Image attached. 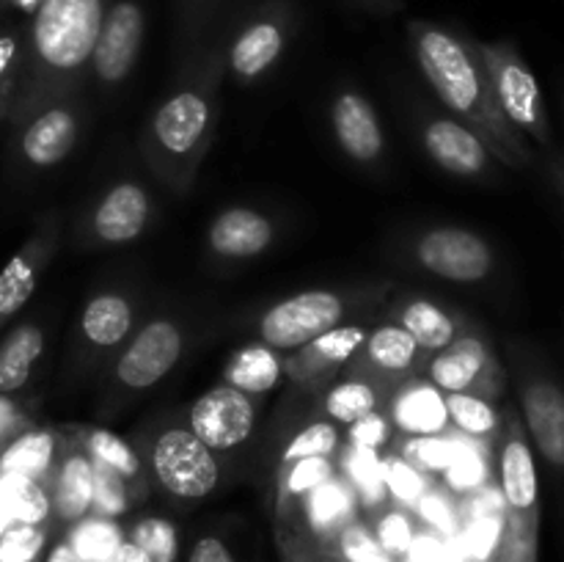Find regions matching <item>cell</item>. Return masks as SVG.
Segmentation results:
<instances>
[{
    "label": "cell",
    "instance_id": "obj_1",
    "mask_svg": "<svg viewBox=\"0 0 564 562\" xmlns=\"http://www.w3.org/2000/svg\"><path fill=\"white\" fill-rule=\"evenodd\" d=\"M408 33L430 88L452 114L460 116L463 125L482 138L488 152L510 169L532 163L527 138L505 119L496 102L477 39L427 20L411 22Z\"/></svg>",
    "mask_w": 564,
    "mask_h": 562
},
{
    "label": "cell",
    "instance_id": "obj_2",
    "mask_svg": "<svg viewBox=\"0 0 564 562\" xmlns=\"http://www.w3.org/2000/svg\"><path fill=\"white\" fill-rule=\"evenodd\" d=\"M108 6L110 0H42L25 22V69L9 121L22 125L72 91L80 72L91 66Z\"/></svg>",
    "mask_w": 564,
    "mask_h": 562
},
{
    "label": "cell",
    "instance_id": "obj_3",
    "mask_svg": "<svg viewBox=\"0 0 564 562\" xmlns=\"http://www.w3.org/2000/svg\"><path fill=\"white\" fill-rule=\"evenodd\" d=\"M477 47L505 119L523 138H532L543 149H554V132H551L543 91L527 58L518 53L512 42H477Z\"/></svg>",
    "mask_w": 564,
    "mask_h": 562
},
{
    "label": "cell",
    "instance_id": "obj_4",
    "mask_svg": "<svg viewBox=\"0 0 564 562\" xmlns=\"http://www.w3.org/2000/svg\"><path fill=\"white\" fill-rule=\"evenodd\" d=\"M152 474L160 488L182 501H202L220 485L218 452L187 424H171L152 444Z\"/></svg>",
    "mask_w": 564,
    "mask_h": 562
},
{
    "label": "cell",
    "instance_id": "obj_5",
    "mask_svg": "<svg viewBox=\"0 0 564 562\" xmlns=\"http://www.w3.org/2000/svg\"><path fill=\"white\" fill-rule=\"evenodd\" d=\"M345 317V298L330 290H306L284 298L259 320V336L273 350H301Z\"/></svg>",
    "mask_w": 564,
    "mask_h": 562
},
{
    "label": "cell",
    "instance_id": "obj_6",
    "mask_svg": "<svg viewBox=\"0 0 564 562\" xmlns=\"http://www.w3.org/2000/svg\"><path fill=\"white\" fill-rule=\"evenodd\" d=\"M213 132V102L204 86H185L171 94L152 119L154 147L169 163L196 165Z\"/></svg>",
    "mask_w": 564,
    "mask_h": 562
},
{
    "label": "cell",
    "instance_id": "obj_7",
    "mask_svg": "<svg viewBox=\"0 0 564 562\" xmlns=\"http://www.w3.org/2000/svg\"><path fill=\"white\" fill-rule=\"evenodd\" d=\"M292 20H295V11L290 0H268L259 6L257 14L237 31L229 44L226 61H229L231 75L240 80L262 77L284 55Z\"/></svg>",
    "mask_w": 564,
    "mask_h": 562
},
{
    "label": "cell",
    "instance_id": "obj_8",
    "mask_svg": "<svg viewBox=\"0 0 564 562\" xmlns=\"http://www.w3.org/2000/svg\"><path fill=\"white\" fill-rule=\"evenodd\" d=\"M257 424L253 397L242 395L229 383L204 391L187 411V428L213 452H229L246 444Z\"/></svg>",
    "mask_w": 564,
    "mask_h": 562
},
{
    "label": "cell",
    "instance_id": "obj_9",
    "mask_svg": "<svg viewBox=\"0 0 564 562\" xmlns=\"http://www.w3.org/2000/svg\"><path fill=\"white\" fill-rule=\"evenodd\" d=\"M147 36V11L141 0H110L91 53V69L99 83L116 86L135 69Z\"/></svg>",
    "mask_w": 564,
    "mask_h": 562
},
{
    "label": "cell",
    "instance_id": "obj_10",
    "mask_svg": "<svg viewBox=\"0 0 564 562\" xmlns=\"http://www.w3.org/2000/svg\"><path fill=\"white\" fill-rule=\"evenodd\" d=\"M416 259L430 273L446 281H457V284H474V281L488 279L496 262L488 242L477 231L460 229V226L430 229L416 242Z\"/></svg>",
    "mask_w": 564,
    "mask_h": 562
},
{
    "label": "cell",
    "instance_id": "obj_11",
    "mask_svg": "<svg viewBox=\"0 0 564 562\" xmlns=\"http://www.w3.org/2000/svg\"><path fill=\"white\" fill-rule=\"evenodd\" d=\"M499 490L505 499V518L516 523L540 527V477L534 452L518 419L507 424L499 452Z\"/></svg>",
    "mask_w": 564,
    "mask_h": 562
},
{
    "label": "cell",
    "instance_id": "obj_12",
    "mask_svg": "<svg viewBox=\"0 0 564 562\" xmlns=\"http://www.w3.org/2000/svg\"><path fill=\"white\" fill-rule=\"evenodd\" d=\"M182 331L174 320H152L143 325L116 361V378L127 389H152L176 367L182 356Z\"/></svg>",
    "mask_w": 564,
    "mask_h": 562
},
{
    "label": "cell",
    "instance_id": "obj_13",
    "mask_svg": "<svg viewBox=\"0 0 564 562\" xmlns=\"http://www.w3.org/2000/svg\"><path fill=\"white\" fill-rule=\"evenodd\" d=\"M521 408L540 455L564 472V386L545 369H529L521 383Z\"/></svg>",
    "mask_w": 564,
    "mask_h": 562
},
{
    "label": "cell",
    "instance_id": "obj_14",
    "mask_svg": "<svg viewBox=\"0 0 564 562\" xmlns=\"http://www.w3.org/2000/svg\"><path fill=\"white\" fill-rule=\"evenodd\" d=\"M55 242H58V229H55V220L47 218L0 270V328L31 301L44 268L53 259Z\"/></svg>",
    "mask_w": 564,
    "mask_h": 562
},
{
    "label": "cell",
    "instance_id": "obj_15",
    "mask_svg": "<svg viewBox=\"0 0 564 562\" xmlns=\"http://www.w3.org/2000/svg\"><path fill=\"white\" fill-rule=\"evenodd\" d=\"M494 358H490L488 345L479 336H455L452 345L435 353V358L427 367L430 383L444 395H455V391H471L485 383V378L496 386ZM485 389H490L485 383Z\"/></svg>",
    "mask_w": 564,
    "mask_h": 562
},
{
    "label": "cell",
    "instance_id": "obj_16",
    "mask_svg": "<svg viewBox=\"0 0 564 562\" xmlns=\"http://www.w3.org/2000/svg\"><path fill=\"white\" fill-rule=\"evenodd\" d=\"M77 141V119L64 102L47 105L22 121L20 152L33 169H53L69 158Z\"/></svg>",
    "mask_w": 564,
    "mask_h": 562
},
{
    "label": "cell",
    "instance_id": "obj_17",
    "mask_svg": "<svg viewBox=\"0 0 564 562\" xmlns=\"http://www.w3.org/2000/svg\"><path fill=\"white\" fill-rule=\"evenodd\" d=\"M50 505L61 523H77L91 516L94 461L83 446H69L50 474Z\"/></svg>",
    "mask_w": 564,
    "mask_h": 562
},
{
    "label": "cell",
    "instance_id": "obj_18",
    "mask_svg": "<svg viewBox=\"0 0 564 562\" xmlns=\"http://www.w3.org/2000/svg\"><path fill=\"white\" fill-rule=\"evenodd\" d=\"M152 202L135 182H119L99 198L94 209V231L105 246H124L147 229Z\"/></svg>",
    "mask_w": 564,
    "mask_h": 562
},
{
    "label": "cell",
    "instance_id": "obj_19",
    "mask_svg": "<svg viewBox=\"0 0 564 562\" xmlns=\"http://www.w3.org/2000/svg\"><path fill=\"white\" fill-rule=\"evenodd\" d=\"M424 147L430 158L457 176H479L488 171L494 154L482 143V138L457 119H433L424 130Z\"/></svg>",
    "mask_w": 564,
    "mask_h": 562
},
{
    "label": "cell",
    "instance_id": "obj_20",
    "mask_svg": "<svg viewBox=\"0 0 564 562\" xmlns=\"http://www.w3.org/2000/svg\"><path fill=\"white\" fill-rule=\"evenodd\" d=\"M330 119H334L336 141L345 149L347 158L358 160V163H375L383 154V130H380L378 114L367 97L356 91L339 94L334 110H330Z\"/></svg>",
    "mask_w": 564,
    "mask_h": 562
},
{
    "label": "cell",
    "instance_id": "obj_21",
    "mask_svg": "<svg viewBox=\"0 0 564 562\" xmlns=\"http://www.w3.org/2000/svg\"><path fill=\"white\" fill-rule=\"evenodd\" d=\"M209 248L218 257L226 259H251L268 251L275 240V229L262 213L248 207L224 209L218 218L209 224L207 231Z\"/></svg>",
    "mask_w": 564,
    "mask_h": 562
},
{
    "label": "cell",
    "instance_id": "obj_22",
    "mask_svg": "<svg viewBox=\"0 0 564 562\" xmlns=\"http://www.w3.org/2000/svg\"><path fill=\"white\" fill-rule=\"evenodd\" d=\"M391 424L405 435H441L449 428L444 391L430 380H413L391 400Z\"/></svg>",
    "mask_w": 564,
    "mask_h": 562
},
{
    "label": "cell",
    "instance_id": "obj_23",
    "mask_svg": "<svg viewBox=\"0 0 564 562\" xmlns=\"http://www.w3.org/2000/svg\"><path fill=\"white\" fill-rule=\"evenodd\" d=\"M356 494H352V488L347 485V479H339L336 474L303 496L306 523L308 529H312L314 538L323 545H334V540L339 538L341 529L350 521H356Z\"/></svg>",
    "mask_w": 564,
    "mask_h": 562
},
{
    "label": "cell",
    "instance_id": "obj_24",
    "mask_svg": "<svg viewBox=\"0 0 564 562\" xmlns=\"http://www.w3.org/2000/svg\"><path fill=\"white\" fill-rule=\"evenodd\" d=\"M58 435L50 428L20 430L9 444L0 450V477H25L36 483H50L55 463H58Z\"/></svg>",
    "mask_w": 564,
    "mask_h": 562
},
{
    "label": "cell",
    "instance_id": "obj_25",
    "mask_svg": "<svg viewBox=\"0 0 564 562\" xmlns=\"http://www.w3.org/2000/svg\"><path fill=\"white\" fill-rule=\"evenodd\" d=\"M281 375H284V361H281L279 350L264 342H253L229 358L224 369V383L235 386L248 397H259L275 389Z\"/></svg>",
    "mask_w": 564,
    "mask_h": 562
},
{
    "label": "cell",
    "instance_id": "obj_26",
    "mask_svg": "<svg viewBox=\"0 0 564 562\" xmlns=\"http://www.w3.org/2000/svg\"><path fill=\"white\" fill-rule=\"evenodd\" d=\"M135 314H132V303L119 292H102V295L91 298L83 312L80 328L91 345L97 347H116L130 336Z\"/></svg>",
    "mask_w": 564,
    "mask_h": 562
},
{
    "label": "cell",
    "instance_id": "obj_27",
    "mask_svg": "<svg viewBox=\"0 0 564 562\" xmlns=\"http://www.w3.org/2000/svg\"><path fill=\"white\" fill-rule=\"evenodd\" d=\"M44 353V331L33 323H22L0 345V395L20 391L33 372V364Z\"/></svg>",
    "mask_w": 564,
    "mask_h": 562
},
{
    "label": "cell",
    "instance_id": "obj_28",
    "mask_svg": "<svg viewBox=\"0 0 564 562\" xmlns=\"http://www.w3.org/2000/svg\"><path fill=\"white\" fill-rule=\"evenodd\" d=\"M64 540L83 562H119L121 549L127 543V532L116 523V518L91 512L83 521L72 523Z\"/></svg>",
    "mask_w": 564,
    "mask_h": 562
},
{
    "label": "cell",
    "instance_id": "obj_29",
    "mask_svg": "<svg viewBox=\"0 0 564 562\" xmlns=\"http://www.w3.org/2000/svg\"><path fill=\"white\" fill-rule=\"evenodd\" d=\"M341 468H345L347 485L352 488L356 499L367 510H378L386 501V496H389L383 479V457L378 455V450L347 446L345 455H341Z\"/></svg>",
    "mask_w": 564,
    "mask_h": 562
},
{
    "label": "cell",
    "instance_id": "obj_30",
    "mask_svg": "<svg viewBox=\"0 0 564 562\" xmlns=\"http://www.w3.org/2000/svg\"><path fill=\"white\" fill-rule=\"evenodd\" d=\"M402 328L416 339V345L422 350L438 353L444 350L446 345H452L457 336V325L449 314L441 306L430 301H411L405 309H402Z\"/></svg>",
    "mask_w": 564,
    "mask_h": 562
},
{
    "label": "cell",
    "instance_id": "obj_31",
    "mask_svg": "<svg viewBox=\"0 0 564 562\" xmlns=\"http://www.w3.org/2000/svg\"><path fill=\"white\" fill-rule=\"evenodd\" d=\"M367 336V328L361 325H336L303 347L301 364L312 367L314 372H323L325 367H341L361 350Z\"/></svg>",
    "mask_w": 564,
    "mask_h": 562
},
{
    "label": "cell",
    "instance_id": "obj_32",
    "mask_svg": "<svg viewBox=\"0 0 564 562\" xmlns=\"http://www.w3.org/2000/svg\"><path fill=\"white\" fill-rule=\"evenodd\" d=\"M25 69V25L0 22V121H9Z\"/></svg>",
    "mask_w": 564,
    "mask_h": 562
},
{
    "label": "cell",
    "instance_id": "obj_33",
    "mask_svg": "<svg viewBox=\"0 0 564 562\" xmlns=\"http://www.w3.org/2000/svg\"><path fill=\"white\" fill-rule=\"evenodd\" d=\"M446 397V413H449V424L463 433L466 439L485 441L494 439L499 430V411L485 400L482 395H471V391H455Z\"/></svg>",
    "mask_w": 564,
    "mask_h": 562
},
{
    "label": "cell",
    "instance_id": "obj_34",
    "mask_svg": "<svg viewBox=\"0 0 564 562\" xmlns=\"http://www.w3.org/2000/svg\"><path fill=\"white\" fill-rule=\"evenodd\" d=\"M361 350L383 372H405L416 361L419 345L402 325H380L367 336Z\"/></svg>",
    "mask_w": 564,
    "mask_h": 562
},
{
    "label": "cell",
    "instance_id": "obj_35",
    "mask_svg": "<svg viewBox=\"0 0 564 562\" xmlns=\"http://www.w3.org/2000/svg\"><path fill=\"white\" fill-rule=\"evenodd\" d=\"M6 510L11 523H47L53 518L50 490L44 483L25 477H0Z\"/></svg>",
    "mask_w": 564,
    "mask_h": 562
},
{
    "label": "cell",
    "instance_id": "obj_36",
    "mask_svg": "<svg viewBox=\"0 0 564 562\" xmlns=\"http://www.w3.org/2000/svg\"><path fill=\"white\" fill-rule=\"evenodd\" d=\"M378 411V389L369 380H341L325 397V413L330 422L350 424L367 413Z\"/></svg>",
    "mask_w": 564,
    "mask_h": 562
},
{
    "label": "cell",
    "instance_id": "obj_37",
    "mask_svg": "<svg viewBox=\"0 0 564 562\" xmlns=\"http://www.w3.org/2000/svg\"><path fill=\"white\" fill-rule=\"evenodd\" d=\"M83 450L91 455V461L102 463V466H110L113 472H119L127 483H135L141 479L143 468H141V457L135 455L127 441H121L119 435L110 433V430L94 428L86 433V446Z\"/></svg>",
    "mask_w": 564,
    "mask_h": 562
},
{
    "label": "cell",
    "instance_id": "obj_38",
    "mask_svg": "<svg viewBox=\"0 0 564 562\" xmlns=\"http://www.w3.org/2000/svg\"><path fill=\"white\" fill-rule=\"evenodd\" d=\"M463 435H413L402 446V457L422 468L424 474H444L446 468L455 463L457 452H460Z\"/></svg>",
    "mask_w": 564,
    "mask_h": 562
},
{
    "label": "cell",
    "instance_id": "obj_39",
    "mask_svg": "<svg viewBox=\"0 0 564 562\" xmlns=\"http://www.w3.org/2000/svg\"><path fill=\"white\" fill-rule=\"evenodd\" d=\"M127 540L147 551L152 562H176V556H180V534H176L174 523L165 521V518H141V521L132 523Z\"/></svg>",
    "mask_w": 564,
    "mask_h": 562
},
{
    "label": "cell",
    "instance_id": "obj_40",
    "mask_svg": "<svg viewBox=\"0 0 564 562\" xmlns=\"http://www.w3.org/2000/svg\"><path fill=\"white\" fill-rule=\"evenodd\" d=\"M488 477H490V468H488V461H485L482 450H479V441L466 439V435H463V444H460V452H457L455 463L444 472V479L446 485H449V490L452 494H463V496L477 494L479 488L488 485Z\"/></svg>",
    "mask_w": 564,
    "mask_h": 562
},
{
    "label": "cell",
    "instance_id": "obj_41",
    "mask_svg": "<svg viewBox=\"0 0 564 562\" xmlns=\"http://www.w3.org/2000/svg\"><path fill=\"white\" fill-rule=\"evenodd\" d=\"M339 446V430L330 419L325 422H312L292 435L290 444L281 452V466L301 461V457H330Z\"/></svg>",
    "mask_w": 564,
    "mask_h": 562
},
{
    "label": "cell",
    "instance_id": "obj_42",
    "mask_svg": "<svg viewBox=\"0 0 564 562\" xmlns=\"http://www.w3.org/2000/svg\"><path fill=\"white\" fill-rule=\"evenodd\" d=\"M383 479L391 499L400 501L402 507H416V501L430 490L427 474L413 466V463H408L402 455L386 457Z\"/></svg>",
    "mask_w": 564,
    "mask_h": 562
},
{
    "label": "cell",
    "instance_id": "obj_43",
    "mask_svg": "<svg viewBox=\"0 0 564 562\" xmlns=\"http://www.w3.org/2000/svg\"><path fill=\"white\" fill-rule=\"evenodd\" d=\"M330 477H334L330 457H301V461L290 463V466H284V477H281V505L303 499L308 490H314Z\"/></svg>",
    "mask_w": 564,
    "mask_h": 562
},
{
    "label": "cell",
    "instance_id": "obj_44",
    "mask_svg": "<svg viewBox=\"0 0 564 562\" xmlns=\"http://www.w3.org/2000/svg\"><path fill=\"white\" fill-rule=\"evenodd\" d=\"M47 523H11L0 532V562H39L47 543Z\"/></svg>",
    "mask_w": 564,
    "mask_h": 562
},
{
    "label": "cell",
    "instance_id": "obj_45",
    "mask_svg": "<svg viewBox=\"0 0 564 562\" xmlns=\"http://www.w3.org/2000/svg\"><path fill=\"white\" fill-rule=\"evenodd\" d=\"M336 556L341 562H394V556L380 545L372 529L364 521H350L334 540Z\"/></svg>",
    "mask_w": 564,
    "mask_h": 562
},
{
    "label": "cell",
    "instance_id": "obj_46",
    "mask_svg": "<svg viewBox=\"0 0 564 562\" xmlns=\"http://www.w3.org/2000/svg\"><path fill=\"white\" fill-rule=\"evenodd\" d=\"M130 507V490H127V479L110 466L94 461V516L119 518L124 516Z\"/></svg>",
    "mask_w": 564,
    "mask_h": 562
},
{
    "label": "cell",
    "instance_id": "obj_47",
    "mask_svg": "<svg viewBox=\"0 0 564 562\" xmlns=\"http://www.w3.org/2000/svg\"><path fill=\"white\" fill-rule=\"evenodd\" d=\"M501 534H505V512H488V516H471L468 527L463 529L466 554L474 562H490L499 554Z\"/></svg>",
    "mask_w": 564,
    "mask_h": 562
},
{
    "label": "cell",
    "instance_id": "obj_48",
    "mask_svg": "<svg viewBox=\"0 0 564 562\" xmlns=\"http://www.w3.org/2000/svg\"><path fill=\"white\" fill-rule=\"evenodd\" d=\"M416 512L435 534L441 538H457L460 534V512L452 505L449 496L444 490L430 488L422 499L416 501Z\"/></svg>",
    "mask_w": 564,
    "mask_h": 562
},
{
    "label": "cell",
    "instance_id": "obj_49",
    "mask_svg": "<svg viewBox=\"0 0 564 562\" xmlns=\"http://www.w3.org/2000/svg\"><path fill=\"white\" fill-rule=\"evenodd\" d=\"M372 532L375 538L380 540V545H383L394 560L397 556H408L413 540H416V529H413L411 516H408L405 510H386L383 516L378 518Z\"/></svg>",
    "mask_w": 564,
    "mask_h": 562
},
{
    "label": "cell",
    "instance_id": "obj_50",
    "mask_svg": "<svg viewBox=\"0 0 564 562\" xmlns=\"http://www.w3.org/2000/svg\"><path fill=\"white\" fill-rule=\"evenodd\" d=\"M389 419L383 413L372 411L367 417L356 419L347 424V446H358V450H380L389 441Z\"/></svg>",
    "mask_w": 564,
    "mask_h": 562
},
{
    "label": "cell",
    "instance_id": "obj_51",
    "mask_svg": "<svg viewBox=\"0 0 564 562\" xmlns=\"http://www.w3.org/2000/svg\"><path fill=\"white\" fill-rule=\"evenodd\" d=\"M187 562H237V560L224 540L215 538V534H204V538H198L196 543H193Z\"/></svg>",
    "mask_w": 564,
    "mask_h": 562
},
{
    "label": "cell",
    "instance_id": "obj_52",
    "mask_svg": "<svg viewBox=\"0 0 564 562\" xmlns=\"http://www.w3.org/2000/svg\"><path fill=\"white\" fill-rule=\"evenodd\" d=\"M22 424H25V417H22L20 408L9 397L0 395V450L20 433Z\"/></svg>",
    "mask_w": 564,
    "mask_h": 562
},
{
    "label": "cell",
    "instance_id": "obj_53",
    "mask_svg": "<svg viewBox=\"0 0 564 562\" xmlns=\"http://www.w3.org/2000/svg\"><path fill=\"white\" fill-rule=\"evenodd\" d=\"M279 545L284 562H319L317 556L312 554V549L292 532H279Z\"/></svg>",
    "mask_w": 564,
    "mask_h": 562
},
{
    "label": "cell",
    "instance_id": "obj_54",
    "mask_svg": "<svg viewBox=\"0 0 564 562\" xmlns=\"http://www.w3.org/2000/svg\"><path fill=\"white\" fill-rule=\"evenodd\" d=\"M350 3L369 11V14H394L402 9V0H350Z\"/></svg>",
    "mask_w": 564,
    "mask_h": 562
},
{
    "label": "cell",
    "instance_id": "obj_55",
    "mask_svg": "<svg viewBox=\"0 0 564 562\" xmlns=\"http://www.w3.org/2000/svg\"><path fill=\"white\" fill-rule=\"evenodd\" d=\"M182 3V14H185L187 22H198L204 20L209 9H213L215 0H180Z\"/></svg>",
    "mask_w": 564,
    "mask_h": 562
},
{
    "label": "cell",
    "instance_id": "obj_56",
    "mask_svg": "<svg viewBox=\"0 0 564 562\" xmlns=\"http://www.w3.org/2000/svg\"><path fill=\"white\" fill-rule=\"evenodd\" d=\"M42 0H0V11H11V14H22L31 20Z\"/></svg>",
    "mask_w": 564,
    "mask_h": 562
},
{
    "label": "cell",
    "instance_id": "obj_57",
    "mask_svg": "<svg viewBox=\"0 0 564 562\" xmlns=\"http://www.w3.org/2000/svg\"><path fill=\"white\" fill-rule=\"evenodd\" d=\"M47 562H83V560L75 554V549H72L66 540H61V543L53 545V551L47 554Z\"/></svg>",
    "mask_w": 564,
    "mask_h": 562
},
{
    "label": "cell",
    "instance_id": "obj_58",
    "mask_svg": "<svg viewBox=\"0 0 564 562\" xmlns=\"http://www.w3.org/2000/svg\"><path fill=\"white\" fill-rule=\"evenodd\" d=\"M119 562H152V560H149L147 551H141L135 543H130V540H127L124 549H121V560Z\"/></svg>",
    "mask_w": 564,
    "mask_h": 562
}]
</instances>
